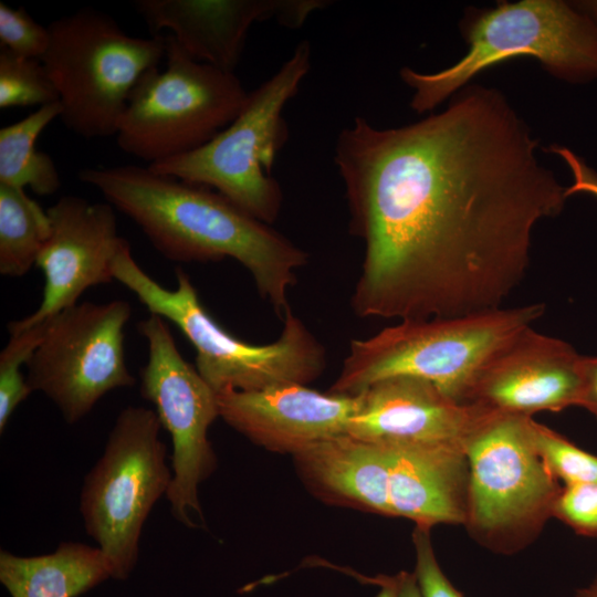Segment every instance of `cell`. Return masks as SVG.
I'll return each instance as SVG.
<instances>
[{
	"instance_id": "obj_26",
	"label": "cell",
	"mask_w": 597,
	"mask_h": 597,
	"mask_svg": "<svg viewBox=\"0 0 597 597\" xmlns=\"http://www.w3.org/2000/svg\"><path fill=\"white\" fill-rule=\"evenodd\" d=\"M50 42L48 27L36 22L24 7L17 9L0 2V44L17 55L39 59Z\"/></svg>"
},
{
	"instance_id": "obj_20",
	"label": "cell",
	"mask_w": 597,
	"mask_h": 597,
	"mask_svg": "<svg viewBox=\"0 0 597 597\" xmlns=\"http://www.w3.org/2000/svg\"><path fill=\"white\" fill-rule=\"evenodd\" d=\"M109 578L112 567L97 546L63 542L35 556L0 551V582L10 597H78Z\"/></svg>"
},
{
	"instance_id": "obj_7",
	"label": "cell",
	"mask_w": 597,
	"mask_h": 597,
	"mask_svg": "<svg viewBox=\"0 0 597 597\" xmlns=\"http://www.w3.org/2000/svg\"><path fill=\"white\" fill-rule=\"evenodd\" d=\"M311 67V45L300 42L264 83L249 92L235 118L189 153L147 167L159 175L216 189L258 220L271 224L282 207L274 158L289 138L283 117Z\"/></svg>"
},
{
	"instance_id": "obj_17",
	"label": "cell",
	"mask_w": 597,
	"mask_h": 597,
	"mask_svg": "<svg viewBox=\"0 0 597 597\" xmlns=\"http://www.w3.org/2000/svg\"><path fill=\"white\" fill-rule=\"evenodd\" d=\"M347 434L376 443H448L465 448L493 411L462 404L431 383L411 377L381 379L359 394Z\"/></svg>"
},
{
	"instance_id": "obj_2",
	"label": "cell",
	"mask_w": 597,
	"mask_h": 597,
	"mask_svg": "<svg viewBox=\"0 0 597 597\" xmlns=\"http://www.w3.org/2000/svg\"><path fill=\"white\" fill-rule=\"evenodd\" d=\"M82 182L129 217L153 247L175 262L232 258L251 274L262 298L282 320L289 290L307 253L209 187L122 165L84 168Z\"/></svg>"
},
{
	"instance_id": "obj_13",
	"label": "cell",
	"mask_w": 597,
	"mask_h": 597,
	"mask_svg": "<svg viewBox=\"0 0 597 597\" xmlns=\"http://www.w3.org/2000/svg\"><path fill=\"white\" fill-rule=\"evenodd\" d=\"M114 209L77 196L61 197L46 209L51 233L35 264L44 274L43 297L32 314L9 323L10 334L54 317L87 289L115 280L113 261L126 240L117 233Z\"/></svg>"
},
{
	"instance_id": "obj_33",
	"label": "cell",
	"mask_w": 597,
	"mask_h": 597,
	"mask_svg": "<svg viewBox=\"0 0 597 597\" xmlns=\"http://www.w3.org/2000/svg\"><path fill=\"white\" fill-rule=\"evenodd\" d=\"M573 3L597 23V0H580Z\"/></svg>"
},
{
	"instance_id": "obj_34",
	"label": "cell",
	"mask_w": 597,
	"mask_h": 597,
	"mask_svg": "<svg viewBox=\"0 0 597 597\" xmlns=\"http://www.w3.org/2000/svg\"><path fill=\"white\" fill-rule=\"evenodd\" d=\"M576 597H597V575L585 586L578 588Z\"/></svg>"
},
{
	"instance_id": "obj_14",
	"label": "cell",
	"mask_w": 597,
	"mask_h": 597,
	"mask_svg": "<svg viewBox=\"0 0 597 597\" xmlns=\"http://www.w3.org/2000/svg\"><path fill=\"white\" fill-rule=\"evenodd\" d=\"M584 356L568 343L525 328L503 345L475 377L467 404L532 417L578 406Z\"/></svg>"
},
{
	"instance_id": "obj_22",
	"label": "cell",
	"mask_w": 597,
	"mask_h": 597,
	"mask_svg": "<svg viewBox=\"0 0 597 597\" xmlns=\"http://www.w3.org/2000/svg\"><path fill=\"white\" fill-rule=\"evenodd\" d=\"M50 219L24 189L0 185V273L22 276L36 264Z\"/></svg>"
},
{
	"instance_id": "obj_23",
	"label": "cell",
	"mask_w": 597,
	"mask_h": 597,
	"mask_svg": "<svg viewBox=\"0 0 597 597\" xmlns=\"http://www.w3.org/2000/svg\"><path fill=\"white\" fill-rule=\"evenodd\" d=\"M59 101V93L41 60L0 49V108L40 107Z\"/></svg>"
},
{
	"instance_id": "obj_6",
	"label": "cell",
	"mask_w": 597,
	"mask_h": 597,
	"mask_svg": "<svg viewBox=\"0 0 597 597\" xmlns=\"http://www.w3.org/2000/svg\"><path fill=\"white\" fill-rule=\"evenodd\" d=\"M41 61L57 93L60 119L86 138L116 136L132 93L166 56L164 34H127L106 12L82 8L52 21Z\"/></svg>"
},
{
	"instance_id": "obj_31",
	"label": "cell",
	"mask_w": 597,
	"mask_h": 597,
	"mask_svg": "<svg viewBox=\"0 0 597 597\" xmlns=\"http://www.w3.org/2000/svg\"><path fill=\"white\" fill-rule=\"evenodd\" d=\"M358 579L377 585L380 590L376 597H398L396 575H377L375 577H365L359 575Z\"/></svg>"
},
{
	"instance_id": "obj_11",
	"label": "cell",
	"mask_w": 597,
	"mask_h": 597,
	"mask_svg": "<svg viewBox=\"0 0 597 597\" xmlns=\"http://www.w3.org/2000/svg\"><path fill=\"white\" fill-rule=\"evenodd\" d=\"M129 303L113 300L70 306L49 324L27 364V381L59 408L66 423L83 419L107 392L132 387L124 352Z\"/></svg>"
},
{
	"instance_id": "obj_3",
	"label": "cell",
	"mask_w": 597,
	"mask_h": 597,
	"mask_svg": "<svg viewBox=\"0 0 597 597\" xmlns=\"http://www.w3.org/2000/svg\"><path fill=\"white\" fill-rule=\"evenodd\" d=\"M467 53L436 73L408 66L400 78L412 90L410 107L432 111L481 72L511 59L533 57L553 76L572 84L597 80V23L573 1H501L469 7L459 23Z\"/></svg>"
},
{
	"instance_id": "obj_16",
	"label": "cell",
	"mask_w": 597,
	"mask_h": 597,
	"mask_svg": "<svg viewBox=\"0 0 597 597\" xmlns=\"http://www.w3.org/2000/svg\"><path fill=\"white\" fill-rule=\"evenodd\" d=\"M219 417L252 442L293 455L304 448L347 433L360 397L322 394L289 384L263 390L217 392Z\"/></svg>"
},
{
	"instance_id": "obj_4",
	"label": "cell",
	"mask_w": 597,
	"mask_h": 597,
	"mask_svg": "<svg viewBox=\"0 0 597 597\" xmlns=\"http://www.w3.org/2000/svg\"><path fill=\"white\" fill-rule=\"evenodd\" d=\"M544 311V304L536 303L400 321L366 339L350 341L348 355L328 392L357 396L381 379L411 376L467 404L482 367Z\"/></svg>"
},
{
	"instance_id": "obj_28",
	"label": "cell",
	"mask_w": 597,
	"mask_h": 597,
	"mask_svg": "<svg viewBox=\"0 0 597 597\" xmlns=\"http://www.w3.org/2000/svg\"><path fill=\"white\" fill-rule=\"evenodd\" d=\"M416 577L421 597H463L442 572L430 537V528L415 526Z\"/></svg>"
},
{
	"instance_id": "obj_30",
	"label": "cell",
	"mask_w": 597,
	"mask_h": 597,
	"mask_svg": "<svg viewBox=\"0 0 597 597\" xmlns=\"http://www.w3.org/2000/svg\"><path fill=\"white\" fill-rule=\"evenodd\" d=\"M578 406L587 409L597 419V357H584L583 388Z\"/></svg>"
},
{
	"instance_id": "obj_9",
	"label": "cell",
	"mask_w": 597,
	"mask_h": 597,
	"mask_svg": "<svg viewBox=\"0 0 597 597\" xmlns=\"http://www.w3.org/2000/svg\"><path fill=\"white\" fill-rule=\"evenodd\" d=\"M160 429L154 410L135 406L123 409L101 458L83 481V524L109 562L113 579L125 580L134 570L143 527L171 483Z\"/></svg>"
},
{
	"instance_id": "obj_27",
	"label": "cell",
	"mask_w": 597,
	"mask_h": 597,
	"mask_svg": "<svg viewBox=\"0 0 597 597\" xmlns=\"http://www.w3.org/2000/svg\"><path fill=\"white\" fill-rule=\"evenodd\" d=\"M553 517L578 535L597 538V483L563 485Z\"/></svg>"
},
{
	"instance_id": "obj_5",
	"label": "cell",
	"mask_w": 597,
	"mask_h": 597,
	"mask_svg": "<svg viewBox=\"0 0 597 597\" xmlns=\"http://www.w3.org/2000/svg\"><path fill=\"white\" fill-rule=\"evenodd\" d=\"M112 271L150 314L170 321L184 333L196 349L198 373L216 392L306 385L325 369L323 345L291 307L282 318L280 337L271 344L254 345L234 337L213 320L182 269H176L177 287L166 289L137 264L126 241Z\"/></svg>"
},
{
	"instance_id": "obj_18",
	"label": "cell",
	"mask_w": 597,
	"mask_h": 597,
	"mask_svg": "<svg viewBox=\"0 0 597 597\" xmlns=\"http://www.w3.org/2000/svg\"><path fill=\"white\" fill-rule=\"evenodd\" d=\"M389 458L391 516L415 526L463 524L469 491L465 448L448 443H383Z\"/></svg>"
},
{
	"instance_id": "obj_21",
	"label": "cell",
	"mask_w": 597,
	"mask_h": 597,
	"mask_svg": "<svg viewBox=\"0 0 597 597\" xmlns=\"http://www.w3.org/2000/svg\"><path fill=\"white\" fill-rule=\"evenodd\" d=\"M60 102L40 107L0 129V185L31 190L40 196L55 193L61 177L52 157L35 148L42 130L61 115Z\"/></svg>"
},
{
	"instance_id": "obj_19",
	"label": "cell",
	"mask_w": 597,
	"mask_h": 597,
	"mask_svg": "<svg viewBox=\"0 0 597 597\" xmlns=\"http://www.w3.org/2000/svg\"><path fill=\"white\" fill-rule=\"evenodd\" d=\"M305 483L326 501L391 516L387 447L344 433L294 455Z\"/></svg>"
},
{
	"instance_id": "obj_1",
	"label": "cell",
	"mask_w": 597,
	"mask_h": 597,
	"mask_svg": "<svg viewBox=\"0 0 597 597\" xmlns=\"http://www.w3.org/2000/svg\"><path fill=\"white\" fill-rule=\"evenodd\" d=\"M537 148L503 93L481 85L409 125L355 117L334 148L349 229L364 242L355 314L405 321L502 307L528 268L535 226L568 198Z\"/></svg>"
},
{
	"instance_id": "obj_25",
	"label": "cell",
	"mask_w": 597,
	"mask_h": 597,
	"mask_svg": "<svg viewBox=\"0 0 597 597\" xmlns=\"http://www.w3.org/2000/svg\"><path fill=\"white\" fill-rule=\"evenodd\" d=\"M535 449L549 473L563 485L597 483V455L532 419Z\"/></svg>"
},
{
	"instance_id": "obj_32",
	"label": "cell",
	"mask_w": 597,
	"mask_h": 597,
	"mask_svg": "<svg viewBox=\"0 0 597 597\" xmlns=\"http://www.w3.org/2000/svg\"><path fill=\"white\" fill-rule=\"evenodd\" d=\"M398 597H421L413 573L402 570L396 574Z\"/></svg>"
},
{
	"instance_id": "obj_12",
	"label": "cell",
	"mask_w": 597,
	"mask_h": 597,
	"mask_svg": "<svg viewBox=\"0 0 597 597\" xmlns=\"http://www.w3.org/2000/svg\"><path fill=\"white\" fill-rule=\"evenodd\" d=\"M137 328L148 344L140 391L155 406L172 442V479L166 498L179 523L197 527L192 514L203 522L198 489L217 467L208 439L209 427L219 417L217 392L179 353L163 317L150 314Z\"/></svg>"
},
{
	"instance_id": "obj_8",
	"label": "cell",
	"mask_w": 597,
	"mask_h": 597,
	"mask_svg": "<svg viewBox=\"0 0 597 597\" xmlns=\"http://www.w3.org/2000/svg\"><path fill=\"white\" fill-rule=\"evenodd\" d=\"M532 419L492 411L465 444L470 475L463 525L498 554H515L538 537L563 488L535 449Z\"/></svg>"
},
{
	"instance_id": "obj_10",
	"label": "cell",
	"mask_w": 597,
	"mask_h": 597,
	"mask_svg": "<svg viewBox=\"0 0 597 597\" xmlns=\"http://www.w3.org/2000/svg\"><path fill=\"white\" fill-rule=\"evenodd\" d=\"M166 69L149 72L132 93L116 133L118 147L148 165L189 153L226 128L247 92L234 73L188 55L164 34Z\"/></svg>"
},
{
	"instance_id": "obj_24",
	"label": "cell",
	"mask_w": 597,
	"mask_h": 597,
	"mask_svg": "<svg viewBox=\"0 0 597 597\" xmlns=\"http://www.w3.org/2000/svg\"><path fill=\"white\" fill-rule=\"evenodd\" d=\"M49 320L30 328L10 334L0 354V432L2 433L17 407L32 389L21 373L41 344Z\"/></svg>"
},
{
	"instance_id": "obj_29",
	"label": "cell",
	"mask_w": 597,
	"mask_h": 597,
	"mask_svg": "<svg viewBox=\"0 0 597 597\" xmlns=\"http://www.w3.org/2000/svg\"><path fill=\"white\" fill-rule=\"evenodd\" d=\"M545 150L559 156L570 170L573 182L566 187L567 197L575 193H587L597 198V171L588 166L580 156L559 145H552Z\"/></svg>"
},
{
	"instance_id": "obj_15",
	"label": "cell",
	"mask_w": 597,
	"mask_h": 597,
	"mask_svg": "<svg viewBox=\"0 0 597 597\" xmlns=\"http://www.w3.org/2000/svg\"><path fill=\"white\" fill-rule=\"evenodd\" d=\"M324 0H136L134 7L153 35L168 30L198 62L234 73L254 22L275 20L296 29Z\"/></svg>"
}]
</instances>
